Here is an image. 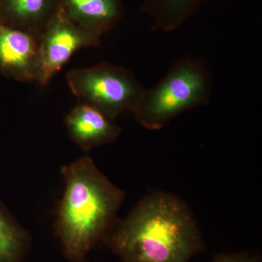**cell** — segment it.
Wrapping results in <instances>:
<instances>
[{
    "mask_svg": "<svg viewBox=\"0 0 262 262\" xmlns=\"http://www.w3.org/2000/svg\"><path fill=\"white\" fill-rule=\"evenodd\" d=\"M103 241L122 262H189L201 246L188 207L165 192L144 198Z\"/></svg>",
    "mask_w": 262,
    "mask_h": 262,
    "instance_id": "obj_1",
    "label": "cell"
},
{
    "mask_svg": "<svg viewBox=\"0 0 262 262\" xmlns=\"http://www.w3.org/2000/svg\"><path fill=\"white\" fill-rule=\"evenodd\" d=\"M65 187L55 230L66 258L84 262L115 225L125 192L98 170L89 156L61 168Z\"/></svg>",
    "mask_w": 262,
    "mask_h": 262,
    "instance_id": "obj_2",
    "label": "cell"
},
{
    "mask_svg": "<svg viewBox=\"0 0 262 262\" xmlns=\"http://www.w3.org/2000/svg\"><path fill=\"white\" fill-rule=\"evenodd\" d=\"M211 93L204 65L193 58H182L159 83L144 90L131 113L146 128L160 130L184 112L206 104Z\"/></svg>",
    "mask_w": 262,
    "mask_h": 262,
    "instance_id": "obj_3",
    "label": "cell"
},
{
    "mask_svg": "<svg viewBox=\"0 0 262 262\" xmlns=\"http://www.w3.org/2000/svg\"><path fill=\"white\" fill-rule=\"evenodd\" d=\"M66 78L80 103L96 108L112 121L132 112L145 90L130 70L106 62L74 69Z\"/></svg>",
    "mask_w": 262,
    "mask_h": 262,
    "instance_id": "obj_4",
    "label": "cell"
},
{
    "mask_svg": "<svg viewBox=\"0 0 262 262\" xmlns=\"http://www.w3.org/2000/svg\"><path fill=\"white\" fill-rule=\"evenodd\" d=\"M39 37L37 80L46 86L53 77L82 48L99 46L101 37L76 25L60 9Z\"/></svg>",
    "mask_w": 262,
    "mask_h": 262,
    "instance_id": "obj_5",
    "label": "cell"
},
{
    "mask_svg": "<svg viewBox=\"0 0 262 262\" xmlns=\"http://www.w3.org/2000/svg\"><path fill=\"white\" fill-rule=\"evenodd\" d=\"M39 37L0 20V73L18 82H36Z\"/></svg>",
    "mask_w": 262,
    "mask_h": 262,
    "instance_id": "obj_6",
    "label": "cell"
},
{
    "mask_svg": "<svg viewBox=\"0 0 262 262\" xmlns=\"http://www.w3.org/2000/svg\"><path fill=\"white\" fill-rule=\"evenodd\" d=\"M72 140L84 151L114 142L121 129L96 108L80 103L65 117Z\"/></svg>",
    "mask_w": 262,
    "mask_h": 262,
    "instance_id": "obj_7",
    "label": "cell"
},
{
    "mask_svg": "<svg viewBox=\"0 0 262 262\" xmlns=\"http://www.w3.org/2000/svg\"><path fill=\"white\" fill-rule=\"evenodd\" d=\"M58 3L73 23L100 37L112 30L124 13L122 0H58Z\"/></svg>",
    "mask_w": 262,
    "mask_h": 262,
    "instance_id": "obj_8",
    "label": "cell"
},
{
    "mask_svg": "<svg viewBox=\"0 0 262 262\" xmlns=\"http://www.w3.org/2000/svg\"><path fill=\"white\" fill-rule=\"evenodd\" d=\"M58 9V0H3L0 20L39 35Z\"/></svg>",
    "mask_w": 262,
    "mask_h": 262,
    "instance_id": "obj_9",
    "label": "cell"
},
{
    "mask_svg": "<svg viewBox=\"0 0 262 262\" xmlns=\"http://www.w3.org/2000/svg\"><path fill=\"white\" fill-rule=\"evenodd\" d=\"M203 0H144L143 13L149 15L152 28L173 32L194 15Z\"/></svg>",
    "mask_w": 262,
    "mask_h": 262,
    "instance_id": "obj_10",
    "label": "cell"
},
{
    "mask_svg": "<svg viewBox=\"0 0 262 262\" xmlns=\"http://www.w3.org/2000/svg\"><path fill=\"white\" fill-rule=\"evenodd\" d=\"M32 237L0 201V262H25Z\"/></svg>",
    "mask_w": 262,
    "mask_h": 262,
    "instance_id": "obj_11",
    "label": "cell"
},
{
    "mask_svg": "<svg viewBox=\"0 0 262 262\" xmlns=\"http://www.w3.org/2000/svg\"><path fill=\"white\" fill-rule=\"evenodd\" d=\"M215 262H254L253 260L242 256H227L221 258Z\"/></svg>",
    "mask_w": 262,
    "mask_h": 262,
    "instance_id": "obj_12",
    "label": "cell"
},
{
    "mask_svg": "<svg viewBox=\"0 0 262 262\" xmlns=\"http://www.w3.org/2000/svg\"><path fill=\"white\" fill-rule=\"evenodd\" d=\"M3 0H0V4H1L2 2H3Z\"/></svg>",
    "mask_w": 262,
    "mask_h": 262,
    "instance_id": "obj_13",
    "label": "cell"
}]
</instances>
